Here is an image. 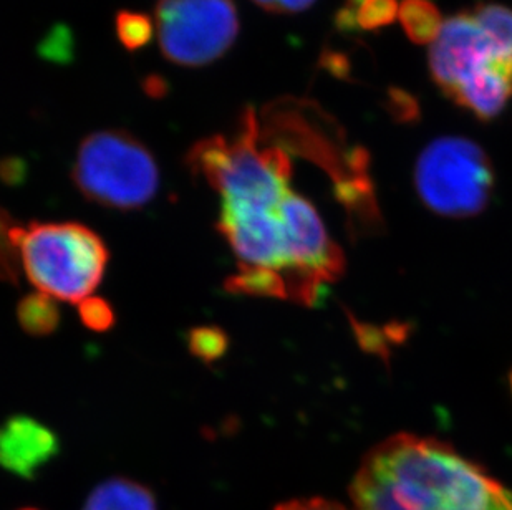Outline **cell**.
<instances>
[{
	"instance_id": "cell-1",
	"label": "cell",
	"mask_w": 512,
	"mask_h": 510,
	"mask_svg": "<svg viewBox=\"0 0 512 510\" xmlns=\"http://www.w3.org/2000/svg\"><path fill=\"white\" fill-rule=\"evenodd\" d=\"M292 166L276 169L249 188L221 198L218 229L239 269L259 270L277 299L314 305L343 272V252L315 207L295 193Z\"/></svg>"
},
{
	"instance_id": "cell-2",
	"label": "cell",
	"mask_w": 512,
	"mask_h": 510,
	"mask_svg": "<svg viewBox=\"0 0 512 510\" xmlns=\"http://www.w3.org/2000/svg\"><path fill=\"white\" fill-rule=\"evenodd\" d=\"M350 497L355 510H512V489L448 444L415 434L375 446Z\"/></svg>"
},
{
	"instance_id": "cell-3",
	"label": "cell",
	"mask_w": 512,
	"mask_h": 510,
	"mask_svg": "<svg viewBox=\"0 0 512 510\" xmlns=\"http://www.w3.org/2000/svg\"><path fill=\"white\" fill-rule=\"evenodd\" d=\"M430 70L464 110L481 120L499 115L512 97V9L484 4L443 20Z\"/></svg>"
},
{
	"instance_id": "cell-4",
	"label": "cell",
	"mask_w": 512,
	"mask_h": 510,
	"mask_svg": "<svg viewBox=\"0 0 512 510\" xmlns=\"http://www.w3.org/2000/svg\"><path fill=\"white\" fill-rule=\"evenodd\" d=\"M20 265L37 292L80 304L102 282L107 246L90 227L78 222H32L17 231Z\"/></svg>"
},
{
	"instance_id": "cell-5",
	"label": "cell",
	"mask_w": 512,
	"mask_h": 510,
	"mask_svg": "<svg viewBox=\"0 0 512 510\" xmlns=\"http://www.w3.org/2000/svg\"><path fill=\"white\" fill-rule=\"evenodd\" d=\"M72 179L88 201L135 211L158 193L160 168L153 153L128 131L102 130L82 141Z\"/></svg>"
},
{
	"instance_id": "cell-6",
	"label": "cell",
	"mask_w": 512,
	"mask_h": 510,
	"mask_svg": "<svg viewBox=\"0 0 512 510\" xmlns=\"http://www.w3.org/2000/svg\"><path fill=\"white\" fill-rule=\"evenodd\" d=\"M493 184L488 156L466 138L435 140L416 161V191L425 206L440 216H476L488 204Z\"/></svg>"
},
{
	"instance_id": "cell-7",
	"label": "cell",
	"mask_w": 512,
	"mask_h": 510,
	"mask_svg": "<svg viewBox=\"0 0 512 510\" xmlns=\"http://www.w3.org/2000/svg\"><path fill=\"white\" fill-rule=\"evenodd\" d=\"M156 32L166 60L204 67L231 49L239 35L234 0H160Z\"/></svg>"
},
{
	"instance_id": "cell-8",
	"label": "cell",
	"mask_w": 512,
	"mask_h": 510,
	"mask_svg": "<svg viewBox=\"0 0 512 510\" xmlns=\"http://www.w3.org/2000/svg\"><path fill=\"white\" fill-rule=\"evenodd\" d=\"M60 453L55 431L32 416H12L0 424V467L34 481L42 467Z\"/></svg>"
},
{
	"instance_id": "cell-9",
	"label": "cell",
	"mask_w": 512,
	"mask_h": 510,
	"mask_svg": "<svg viewBox=\"0 0 512 510\" xmlns=\"http://www.w3.org/2000/svg\"><path fill=\"white\" fill-rule=\"evenodd\" d=\"M83 510H158L155 494L138 482L115 477L93 489Z\"/></svg>"
},
{
	"instance_id": "cell-10",
	"label": "cell",
	"mask_w": 512,
	"mask_h": 510,
	"mask_svg": "<svg viewBox=\"0 0 512 510\" xmlns=\"http://www.w3.org/2000/svg\"><path fill=\"white\" fill-rule=\"evenodd\" d=\"M398 19L406 35L420 45L433 44L443 25L436 5L428 0H403L398 9Z\"/></svg>"
},
{
	"instance_id": "cell-11",
	"label": "cell",
	"mask_w": 512,
	"mask_h": 510,
	"mask_svg": "<svg viewBox=\"0 0 512 510\" xmlns=\"http://www.w3.org/2000/svg\"><path fill=\"white\" fill-rule=\"evenodd\" d=\"M17 320L30 337H49L60 323V310L55 299L37 292L20 300L17 305Z\"/></svg>"
},
{
	"instance_id": "cell-12",
	"label": "cell",
	"mask_w": 512,
	"mask_h": 510,
	"mask_svg": "<svg viewBox=\"0 0 512 510\" xmlns=\"http://www.w3.org/2000/svg\"><path fill=\"white\" fill-rule=\"evenodd\" d=\"M398 9L400 4L397 0H350L339 20L343 27L375 30L392 24L398 17Z\"/></svg>"
},
{
	"instance_id": "cell-13",
	"label": "cell",
	"mask_w": 512,
	"mask_h": 510,
	"mask_svg": "<svg viewBox=\"0 0 512 510\" xmlns=\"http://www.w3.org/2000/svg\"><path fill=\"white\" fill-rule=\"evenodd\" d=\"M19 227V222L4 207H0V280L5 284L17 285L20 280Z\"/></svg>"
},
{
	"instance_id": "cell-14",
	"label": "cell",
	"mask_w": 512,
	"mask_h": 510,
	"mask_svg": "<svg viewBox=\"0 0 512 510\" xmlns=\"http://www.w3.org/2000/svg\"><path fill=\"white\" fill-rule=\"evenodd\" d=\"M188 348L191 355L198 360L214 363L228 352V333L214 325L191 328L188 333Z\"/></svg>"
},
{
	"instance_id": "cell-15",
	"label": "cell",
	"mask_w": 512,
	"mask_h": 510,
	"mask_svg": "<svg viewBox=\"0 0 512 510\" xmlns=\"http://www.w3.org/2000/svg\"><path fill=\"white\" fill-rule=\"evenodd\" d=\"M116 32H118L121 44L125 45L126 49H141L151 40L153 24H151L150 17L125 10L116 17Z\"/></svg>"
},
{
	"instance_id": "cell-16",
	"label": "cell",
	"mask_w": 512,
	"mask_h": 510,
	"mask_svg": "<svg viewBox=\"0 0 512 510\" xmlns=\"http://www.w3.org/2000/svg\"><path fill=\"white\" fill-rule=\"evenodd\" d=\"M78 315L85 327L93 332H107L115 325L112 305L102 297H87L78 304Z\"/></svg>"
},
{
	"instance_id": "cell-17",
	"label": "cell",
	"mask_w": 512,
	"mask_h": 510,
	"mask_svg": "<svg viewBox=\"0 0 512 510\" xmlns=\"http://www.w3.org/2000/svg\"><path fill=\"white\" fill-rule=\"evenodd\" d=\"M261 9L274 14H297L302 10L309 9L315 0H252Z\"/></svg>"
},
{
	"instance_id": "cell-18",
	"label": "cell",
	"mask_w": 512,
	"mask_h": 510,
	"mask_svg": "<svg viewBox=\"0 0 512 510\" xmlns=\"http://www.w3.org/2000/svg\"><path fill=\"white\" fill-rule=\"evenodd\" d=\"M274 510H348L337 502L325 501V499H295L284 502Z\"/></svg>"
},
{
	"instance_id": "cell-19",
	"label": "cell",
	"mask_w": 512,
	"mask_h": 510,
	"mask_svg": "<svg viewBox=\"0 0 512 510\" xmlns=\"http://www.w3.org/2000/svg\"><path fill=\"white\" fill-rule=\"evenodd\" d=\"M20 510H39V509H20Z\"/></svg>"
},
{
	"instance_id": "cell-20",
	"label": "cell",
	"mask_w": 512,
	"mask_h": 510,
	"mask_svg": "<svg viewBox=\"0 0 512 510\" xmlns=\"http://www.w3.org/2000/svg\"><path fill=\"white\" fill-rule=\"evenodd\" d=\"M511 388H512V375H511Z\"/></svg>"
}]
</instances>
